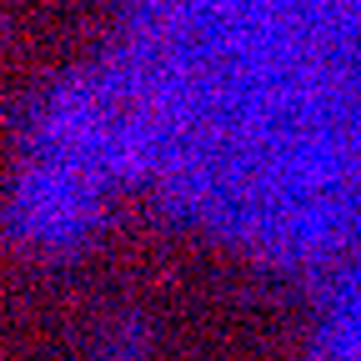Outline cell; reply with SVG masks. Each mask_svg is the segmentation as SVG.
<instances>
[{
    "label": "cell",
    "mask_w": 361,
    "mask_h": 361,
    "mask_svg": "<svg viewBox=\"0 0 361 361\" xmlns=\"http://www.w3.org/2000/svg\"><path fill=\"white\" fill-rule=\"evenodd\" d=\"M121 101L141 171L216 236L361 246V0H135Z\"/></svg>",
    "instance_id": "1"
}]
</instances>
